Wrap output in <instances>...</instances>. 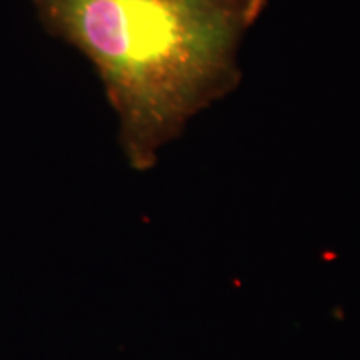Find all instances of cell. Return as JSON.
Returning a JSON list of instances; mask_svg holds the SVG:
<instances>
[{
  "label": "cell",
  "mask_w": 360,
  "mask_h": 360,
  "mask_svg": "<svg viewBox=\"0 0 360 360\" xmlns=\"http://www.w3.org/2000/svg\"><path fill=\"white\" fill-rule=\"evenodd\" d=\"M44 25L90 58L134 169L240 82L237 49L267 0H30Z\"/></svg>",
  "instance_id": "1"
}]
</instances>
